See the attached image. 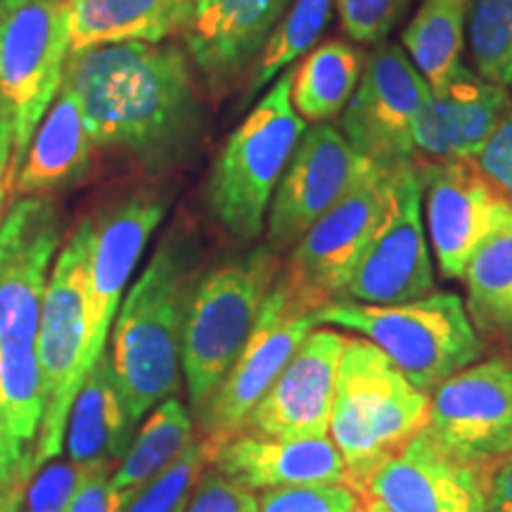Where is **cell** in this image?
<instances>
[{
  "instance_id": "obj_37",
  "label": "cell",
  "mask_w": 512,
  "mask_h": 512,
  "mask_svg": "<svg viewBox=\"0 0 512 512\" xmlns=\"http://www.w3.org/2000/svg\"><path fill=\"white\" fill-rule=\"evenodd\" d=\"M185 512H261L259 496L245 486L223 477L219 470L209 465L202 472L200 482L192 491L190 505Z\"/></svg>"
},
{
  "instance_id": "obj_13",
  "label": "cell",
  "mask_w": 512,
  "mask_h": 512,
  "mask_svg": "<svg viewBox=\"0 0 512 512\" xmlns=\"http://www.w3.org/2000/svg\"><path fill=\"white\" fill-rule=\"evenodd\" d=\"M425 434L477 465L496 467L512 453V361L486 358L441 382L430 394Z\"/></svg>"
},
{
  "instance_id": "obj_31",
  "label": "cell",
  "mask_w": 512,
  "mask_h": 512,
  "mask_svg": "<svg viewBox=\"0 0 512 512\" xmlns=\"http://www.w3.org/2000/svg\"><path fill=\"white\" fill-rule=\"evenodd\" d=\"M335 3L337 0H294L290 12L268 38L264 53L259 55L252 81L247 83L245 98H252L268 81L283 72L287 64L309 53L313 43L323 34Z\"/></svg>"
},
{
  "instance_id": "obj_19",
  "label": "cell",
  "mask_w": 512,
  "mask_h": 512,
  "mask_svg": "<svg viewBox=\"0 0 512 512\" xmlns=\"http://www.w3.org/2000/svg\"><path fill=\"white\" fill-rule=\"evenodd\" d=\"M347 337L332 328L309 332L240 432L273 439L330 437L337 368Z\"/></svg>"
},
{
  "instance_id": "obj_5",
  "label": "cell",
  "mask_w": 512,
  "mask_h": 512,
  "mask_svg": "<svg viewBox=\"0 0 512 512\" xmlns=\"http://www.w3.org/2000/svg\"><path fill=\"white\" fill-rule=\"evenodd\" d=\"M72 55L67 0H0V164L12 183Z\"/></svg>"
},
{
  "instance_id": "obj_32",
  "label": "cell",
  "mask_w": 512,
  "mask_h": 512,
  "mask_svg": "<svg viewBox=\"0 0 512 512\" xmlns=\"http://www.w3.org/2000/svg\"><path fill=\"white\" fill-rule=\"evenodd\" d=\"M470 48L477 74L512 93V0H472Z\"/></svg>"
},
{
  "instance_id": "obj_17",
  "label": "cell",
  "mask_w": 512,
  "mask_h": 512,
  "mask_svg": "<svg viewBox=\"0 0 512 512\" xmlns=\"http://www.w3.org/2000/svg\"><path fill=\"white\" fill-rule=\"evenodd\" d=\"M166 209L169 197L155 190H140L93 221L88 337L81 361L83 377L107 351V337L124 302V287L136 271L147 240L162 223Z\"/></svg>"
},
{
  "instance_id": "obj_34",
  "label": "cell",
  "mask_w": 512,
  "mask_h": 512,
  "mask_svg": "<svg viewBox=\"0 0 512 512\" xmlns=\"http://www.w3.org/2000/svg\"><path fill=\"white\" fill-rule=\"evenodd\" d=\"M361 494L347 484H306L261 491V512H358Z\"/></svg>"
},
{
  "instance_id": "obj_43",
  "label": "cell",
  "mask_w": 512,
  "mask_h": 512,
  "mask_svg": "<svg viewBox=\"0 0 512 512\" xmlns=\"http://www.w3.org/2000/svg\"><path fill=\"white\" fill-rule=\"evenodd\" d=\"M12 195H15V183H12L8 171H0V219H3L5 204H8V200H12Z\"/></svg>"
},
{
  "instance_id": "obj_30",
  "label": "cell",
  "mask_w": 512,
  "mask_h": 512,
  "mask_svg": "<svg viewBox=\"0 0 512 512\" xmlns=\"http://www.w3.org/2000/svg\"><path fill=\"white\" fill-rule=\"evenodd\" d=\"M0 415L19 451L34 458L38 432L46 418V392L36 344L0 339Z\"/></svg>"
},
{
  "instance_id": "obj_4",
  "label": "cell",
  "mask_w": 512,
  "mask_h": 512,
  "mask_svg": "<svg viewBox=\"0 0 512 512\" xmlns=\"http://www.w3.org/2000/svg\"><path fill=\"white\" fill-rule=\"evenodd\" d=\"M280 268V254L261 245L197 275L181 339V373L195 415L245 351Z\"/></svg>"
},
{
  "instance_id": "obj_15",
  "label": "cell",
  "mask_w": 512,
  "mask_h": 512,
  "mask_svg": "<svg viewBox=\"0 0 512 512\" xmlns=\"http://www.w3.org/2000/svg\"><path fill=\"white\" fill-rule=\"evenodd\" d=\"M62 242L50 195L19 197L0 223V339L36 344L43 299Z\"/></svg>"
},
{
  "instance_id": "obj_1",
  "label": "cell",
  "mask_w": 512,
  "mask_h": 512,
  "mask_svg": "<svg viewBox=\"0 0 512 512\" xmlns=\"http://www.w3.org/2000/svg\"><path fill=\"white\" fill-rule=\"evenodd\" d=\"M64 79L79 93L93 145L131 155L152 174L190 157L204 107L181 48L117 43L69 55Z\"/></svg>"
},
{
  "instance_id": "obj_22",
  "label": "cell",
  "mask_w": 512,
  "mask_h": 512,
  "mask_svg": "<svg viewBox=\"0 0 512 512\" xmlns=\"http://www.w3.org/2000/svg\"><path fill=\"white\" fill-rule=\"evenodd\" d=\"M209 465L256 494L306 484L351 486L347 463L330 437L273 439L238 432L214 444Z\"/></svg>"
},
{
  "instance_id": "obj_38",
  "label": "cell",
  "mask_w": 512,
  "mask_h": 512,
  "mask_svg": "<svg viewBox=\"0 0 512 512\" xmlns=\"http://www.w3.org/2000/svg\"><path fill=\"white\" fill-rule=\"evenodd\" d=\"M112 472L114 467H91L67 512H124L131 501L112 484Z\"/></svg>"
},
{
  "instance_id": "obj_33",
  "label": "cell",
  "mask_w": 512,
  "mask_h": 512,
  "mask_svg": "<svg viewBox=\"0 0 512 512\" xmlns=\"http://www.w3.org/2000/svg\"><path fill=\"white\" fill-rule=\"evenodd\" d=\"M214 444L209 439H195L188 451L176 460L169 470L143 486L131 498L124 512H185L190 505L192 491L200 482L202 472L211 463Z\"/></svg>"
},
{
  "instance_id": "obj_6",
  "label": "cell",
  "mask_w": 512,
  "mask_h": 512,
  "mask_svg": "<svg viewBox=\"0 0 512 512\" xmlns=\"http://www.w3.org/2000/svg\"><path fill=\"white\" fill-rule=\"evenodd\" d=\"M318 320L373 342L425 394L479 361L484 351L467 306L453 292H432L394 306L337 299L318 309Z\"/></svg>"
},
{
  "instance_id": "obj_12",
  "label": "cell",
  "mask_w": 512,
  "mask_h": 512,
  "mask_svg": "<svg viewBox=\"0 0 512 512\" xmlns=\"http://www.w3.org/2000/svg\"><path fill=\"white\" fill-rule=\"evenodd\" d=\"M392 171L377 164L370 166L366 176L287 252L285 278L320 306L337 302L347 292L351 275L387 207Z\"/></svg>"
},
{
  "instance_id": "obj_39",
  "label": "cell",
  "mask_w": 512,
  "mask_h": 512,
  "mask_svg": "<svg viewBox=\"0 0 512 512\" xmlns=\"http://www.w3.org/2000/svg\"><path fill=\"white\" fill-rule=\"evenodd\" d=\"M472 162L512 200V112L498 124L494 136L486 140Z\"/></svg>"
},
{
  "instance_id": "obj_11",
  "label": "cell",
  "mask_w": 512,
  "mask_h": 512,
  "mask_svg": "<svg viewBox=\"0 0 512 512\" xmlns=\"http://www.w3.org/2000/svg\"><path fill=\"white\" fill-rule=\"evenodd\" d=\"M430 86L406 50L382 43L370 53L344 107L342 133L356 152L382 169L415 164L413 131Z\"/></svg>"
},
{
  "instance_id": "obj_44",
  "label": "cell",
  "mask_w": 512,
  "mask_h": 512,
  "mask_svg": "<svg viewBox=\"0 0 512 512\" xmlns=\"http://www.w3.org/2000/svg\"><path fill=\"white\" fill-rule=\"evenodd\" d=\"M358 512H389L380 501H375L373 496L361 494V505H358Z\"/></svg>"
},
{
  "instance_id": "obj_27",
  "label": "cell",
  "mask_w": 512,
  "mask_h": 512,
  "mask_svg": "<svg viewBox=\"0 0 512 512\" xmlns=\"http://www.w3.org/2000/svg\"><path fill=\"white\" fill-rule=\"evenodd\" d=\"M467 313L479 332L512 344V221L482 242L467 261Z\"/></svg>"
},
{
  "instance_id": "obj_25",
  "label": "cell",
  "mask_w": 512,
  "mask_h": 512,
  "mask_svg": "<svg viewBox=\"0 0 512 512\" xmlns=\"http://www.w3.org/2000/svg\"><path fill=\"white\" fill-rule=\"evenodd\" d=\"M192 0H67L72 55L117 43H162L183 29Z\"/></svg>"
},
{
  "instance_id": "obj_7",
  "label": "cell",
  "mask_w": 512,
  "mask_h": 512,
  "mask_svg": "<svg viewBox=\"0 0 512 512\" xmlns=\"http://www.w3.org/2000/svg\"><path fill=\"white\" fill-rule=\"evenodd\" d=\"M304 131L292 105V72H285L223 145L204 197L214 221L238 242L264 233L275 188Z\"/></svg>"
},
{
  "instance_id": "obj_16",
  "label": "cell",
  "mask_w": 512,
  "mask_h": 512,
  "mask_svg": "<svg viewBox=\"0 0 512 512\" xmlns=\"http://www.w3.org/2000/svg\"><path fill=\"white\" fill-rule=\"evenodd\" d=\"M425 195L430 233L444 278H463L482 242L512 221V200L486 178L472 159L415 164Z\"/></svg>"
},
{
  "instance_id": "obj_23",
  "label": "cell",
  "mask_w": 512,
  "mask_h": 512,
  "mask_svg": "<svg viewBox=\"0 0 512 512\" xmlns=\"http://www.w3.org/2000/svg\"><path fill=\"white\" fill-rule=\"evenodd\" d=\"M93 147L83 121L79 93L62 76L60 91L38 126L17 174L12 202L19 197L50 195L57 188H67L79 181L91 166Z\"/></svg>"
},
{
  "instance_id": "obj_45",
  "label": "cell",
  "mask_w": 512,
  "mask_h": 512,
  "mask_svg": "<svg viewBox=\"0 0 512 512\" xmlns=\"http://www.w3.org/2000/svg\"><path fill=\"white\" fill-rule=\"evenodd\" d=\"M0 171H8V169H5V166H3V164H0Z\"/></svg>"
},
{
  "instance_id": "obj_28",
  "label": "cell",
  "mask_w": 512,
  "mask_h": 512,
  "mask_svg": "<svg viewBox=\"0 0 512 512\" xmlns=\"http://www.w3.org/2000/svg\"><path fill=\"white\" fill-rule=\"evenodd\" d=\"M361 81V55L344 41L313 48L292 72V105L299 117L323 124L344 110Z\"/></svg>"
},
{
  "instance_id": "obj_20",
  "label": "cell",
  "mask_w": 512,
  "mask_h": 512,
  "mask_svg": "<svg viewBox=\"0 0 512 512\" xmlns=\"http://www.w3.org/2000/svg\"><path fill=\"white\" fill-rule=\"evenodd\" d=\"M290 0H192L181 34L211 93L226 95L264 53Z\"/></svg>"
},
{
  "instance_id": "obj_2",
  "label": "cell",
  "mask_w": 512,
  "mask_h": 512,
  "mask_svg": "<svg viewBox=\"0 0 512 512\" xmlns=\"http://www.w3.org/2000/svg\"><path fill=\"white\" fill-rule=\"evenodd\" d=\"M197 275L200 242L178 219L119 306L107 354L133 427L178 392L183 320Z\"/></svg>"
},
{
  "instance_id": "obj_36",
  "label": "cell",
  "mask_w": 512,
  "mask_h": 512,
  "mask_svg": "<svg viewBox=\"0 0 512 512\" xmlns=\"http://www.w3.org/2000/svg\"><path fill=\"white\" fill-rule=\"evenodd\" d=\"M406 0H337L342 29L351 41L380 46L399 22Z\"/></svg>"
},
{
  "instance_id": "obj_18",
  "label": "cell",
  "mask_w": 512,
  "mask_h": 512,
  "mask_svg": "<svg viewBox=\"0 0 512 512\" xmlns=\"http://www.w3.org/2000/svg\"><path fill=\"white\" fill-rule=\"evenodd\" d=\"M494 467L463 460L422 430L368 479L363 494L389 512H489Z\"/></svg>"
},
{
  "instance_id": "obj_3",
  "label": "cell",
  "mask_w": 512,
  "mask_h": 512,
  "mask_svg": "<svg viewBox=\"0 0 512 512\" xmlns=\"http://www.w3.org/2000/svg\"><path fill=\"white\" fill-rule=\"evenodd\" d=\"M430 418V394L363 337H347L337 368L330 439L347 463L351 489L363 494L375 470L418 437Z\"/></svg>"
},
{
  "instance_id": "obj_29",
  "label": "cell",
  "mask_w": 512,
  "mask_h": 512,
  "mask_svg": "<svg viewBox=\"0 0 512 512\" xmlns=\"http://www.w3.org/2000/svg\"><path fill=\"white\" fill-rule=\"evenodd\" d=\"M465 17L467 0H425L403 29V50L432 91L444 86L463 64Z\"/></svg>"
},
{
  "instance_id": "obj_9",
  "label": "cell",
  "mask_w": 512,
  "mask_h": 512,
  "mask_svg": "<svg viewBox=\"0 0 512 512\" xmlns=\"http://www.w3.org/2000/svg\"><path fill=\"white\" fill-rule=\"evenodd\" d=\"M318 309L323 306L299 292L280 268L245 351L197 413L200 437L219 444L242 430L249 413L264 399L309 332L320 328Z\"/></svg>"
},
{
  "instance_id": "obj_40",
  "label": "cell",
  "mask_w": 512,
  "mask_h": 512,
  "mask_svg": "<svg viewBox=\"0 0 512 512\" xmlns=\"http://www.w3.org/2000/svg\"><path fill=\"white\" fill-rule=\"evenodd\" d=\"M31 475H34V458L19 451L0 415V491Z\"/></svg>"
},
{
  "instance_id": "obj_10",
  "label": "cell",
  "mask_w": 512,
  "mask_h": 512,
  "mask_svg": "<svg viewBox=\"0 0 512 512\" xmlns=\"http://www.w3.org/2000/svg\"><path fill=\"white\" fill-rule=\"evenodd\" d=\"M434 292V266L422 221V181L415 164L399 166L389 200L342 299L394 306Z\"/></svg>"
},
{
  "instance_id": "obj_35",
  "label": "cell",
  "mask_w": 512,
  "mask_h": 512,
  "mask_svg": "<svg viewBox=\"0 0 512 512\" xmlns=\"http://www.w3.org/2000/svg\"><path fill=\"white\" fill-rule=\"evenodd\" d=\"M91 467L76 465L74 460L53 458L31 475L27 494H24V512H67L76 489L86 479Z\"/></svg>"
},
{
  "instance_id": "obj_24",
  "label": "cell",
  "mask_w": 512,
  "mask_h": 512,
  "mask_svg": "<svg viewBox=\"0 0 512 512\" xmlns=\"http://www.w3.org/2000/svg\"><path fill=\"white\" fill-rule=\"evenodd\" d=\"M133 430L105 351L83 377L69 408L64 430L67 456L81 467H117L131 446Z\"/></svg>"
},
{
  "instance_id": "obj_8",
  "label": "cell",
  "mask_w": 512,
  "mask_h": 512,
  "mask_svg": "<svg viewBox=\"0 0 512 512\" xmlns=\"http://www.w3.org/2000/svg\"><path fill=\"white\" fill-rule=\"evenodd\" d=\"M91 245L93 219H86L64 242L43 299L36 354L46 392V418L38 432L34 472L62 453L69 408L83 382L81 361L88 337Z\"/></svg>"
},
{
  "instance_id": "obj_14",
  "label": "cell",
  "mask_w": 512,
  "mask_h": 512,
  "mask_svg": "<svg viewBox=\"0 0 512 512\" xmlns=\"http://www.w3.org/2000/svg\"><path fill=\"white\" fill-rule=\"evenodd\" d=\"M373 166L332 124L306 128L271 200L266 245L283 256Z\"/></svg>"
},
{
  "instance_id": "obj_21",
  "label": "cell",
  "mask_w": 512,
  "mask_h": 512,
  "mask_svg": "<svg viewBox=\"0 0 512 512\" xmlns=\"http://www.w3.org/2000/svg\"><path fill=\"white\" fill-rule=\"evenodd\" d=\"M512 112L505 88L460 64L444 86L430 88L413 131L415 164L475 159Z\"/></svg>"
},
{
  "instance_id": "obj_26",
  "label": "cell",
  "mask_w": 512,
  "mask_h": 512,
  "mask_svg": "<svg viewBox=\"0 0 512 512\" xmlns=\"http://www.w3.org/2000/svg\"><path fill=\"white\" fill-rule=\"evenodd\" d=\"M195 444V422L185 403L176 396L152 408L150 418L133 434L126 456L112 472V484L128 501L143 486L169 470Z\"/></svg>"
},
{
  "instance_id": "obj_42",
  "label": "cell",
  "mask_w": 512,
  "mask_h": 512,
  "mask_svg": "<svg viewBox=\"0 0 512 512\" xmlns=\"http://www.w3.org/2000/svg\"><path fill=\"white\" fill-rule=\"evenodd\" d=\"M31 477L19 479V482L10 484L8 489L0 491V512H24V494H27Z\"/></svg>"
},
{
  "instance_id": "obj_41",
  "label": "cell",
  "mask_w": 512,
  "mask_h": 512,
  "mask_svg": "<svg viewBox=\"0 0 512 512\" xmlns=\"http://www.w3.org/2000/svg\"><path fill=\"white\" fill-rule=\"evenodd\" d=\"M489 512H512V453L494 467L489 486Z\"/></svg>"
}]
</instances>
